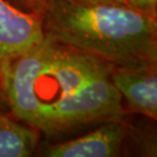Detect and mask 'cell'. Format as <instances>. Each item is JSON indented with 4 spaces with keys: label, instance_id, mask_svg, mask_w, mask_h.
<instances>
[{
    "label": "cell",
    "instance_id": "277c9868",
    "mask_svg": "<svg viewBox=\"0 0 157 157\" xmlns=\"http://www.w3.org/2000/svg\"><path fill=\"white\" fill-rule=\"evenodd\" d=\"M44 39L43 21L37 14L0 0V64L37 45Z\"/></svg>",
    "mask_w": 157,
    "mask_h": 157
},
{
    "label": "cell",
    "instance_id": "9c48e42d",
    "mask_svg": "<svg viewBox=\"0 0 157 157\" xmlns=\"http://www.w3.org/2000/svg\"><path fill=\"white\" fill-rule=\"evenodd\" d=\"M128 6L150 17H157V0H127Z\"/></svg>",
    "mask_w": 157,
    "mask_h": 157
},
{
    "label": "cell",
    "instance_id": "8992f818",
    "mask_svg": "<svg viewBox=\"0 0 157 157\" xmlns=\"http://www.w3.org/2000/svg\"><path fill=\"white\" fill-rule=\"evenodd\" d=\"M114 87L133 111L157 119V64L113 67Z\"/></svg>",
    "mask_w": 157,
    "mask_h": 157
},
{
    "label": "cell",
    "instance_id": "30bf717a",
    "mask_svg": "<svg viewBox=\"0 0 157 157\" xmlns=\"http://www.w3.org/2000/svg\"><path fill=\"white\" fill-rule=\"evenodd\" d=\"M8 112H10V107H9L7 96H6L3 74L1 70V65H0V114L8 113Z\"/></svg>",
    "mask_w": 157,
    "mask_h": 157
},
{
    "label": "cell",
    "instance_id": "8fae6325",
    "mask_svg": "<svg viewBox=\"0 0 157 157\" xmlns=\"http://www.w3.org/2000/svg\"><path fill=\"white\" fill-rule=\"evenodd\" d=\"M86 5H128L127 0H73Z\"/></svg>",
    "mask_w": 157,
    "mask_h": 157
},
{
    "label": "cell",
    "instance_id": "5b68a950",
    "mask_svg": "<svg viewBox=\"0 0 157 157\" xmlns=\"http://www.w3.org/2000/svg\"><path fill=\"white\" fill-rule=\"evenodd\" d=\"M131 128L121 119L105 121L97 130L80 137L46 147L47 157H115L128 137Z\"/></svg>",
    "mask_w": 157,
    "mask_h": 157
},
{
    "label": "cell",
    "instance_id": "6da1fadb",
    "mask_svg": "<svg viewBox=\"0 0 157 157\" xmlns=\"http://www.w3.org/2000/svg\"><path fill=\"white\" fill-rule=\"evenodd\" d=\"M42 21L47 38L114 67L157 64V17L128 5L54 0Z\"/></svg>",
    "mask_w": 157,
    "mask_h": 157
},
{
    "label": "cell",
    "instance_id": "ba28073f",
    "mask_svg": "<svg viewBox=\"0 0 157 157\" xmlns=\"http://www.w3.org/2000/svg\"><path fill=\"white\" fill-rule=\"evenodd\" d=\"M8 1L21 10L43 17V14L54 0H8Z\"/></svg>",
    "mask_w": 157,
    "mask_h": 157
},
{
    "label": "cell",
    "instance_id": "52a82bcc",
    "mask_svg": "<svg viewBox=\"0 0 157 157\" xmlns=\"http://www.w3.org/2000/svg\"><path fill=\"white\" fill-rule=\"evenodd\" d=\"M39 131L21 124L10 112L0 114V157H27L39 142Z\"/></svg>",
    "mask_w": 157,
    "mask_h": 157
},
{
    "label": "cell",
    "instance_id": "7a4b0ae2",
    "mask_svg": "<svg viewBox=\"0 0 157 157\" xmlns=\"http://www.w3.org/2000/svg\"><path fill=\"white\" fill-rule=\"evenodd\" d=\"M113 67L44 36L27 52L1 64L10 113L33 127L53 104Z\"/></svg>",
    "mask_w": 157,
    "mask_h": 157
},
{
    "label": "cell",
    "instance_id": "3957f363",
    "mask_svg": "<svg viewBox=\"0 0 157 157\" xmlns=\"http://www.w3.org/2000/svg\"><path fill=\"white\" fill-rule=\"evenodd\" d=\"M111 71L91 78L53 104L40 115L33 128L52 135L96 121L121 119L124 109L121 93L111 81Z\"/></svg>",
    "mask_w": 157,
    "mask_h": 157
}]
</instances>
